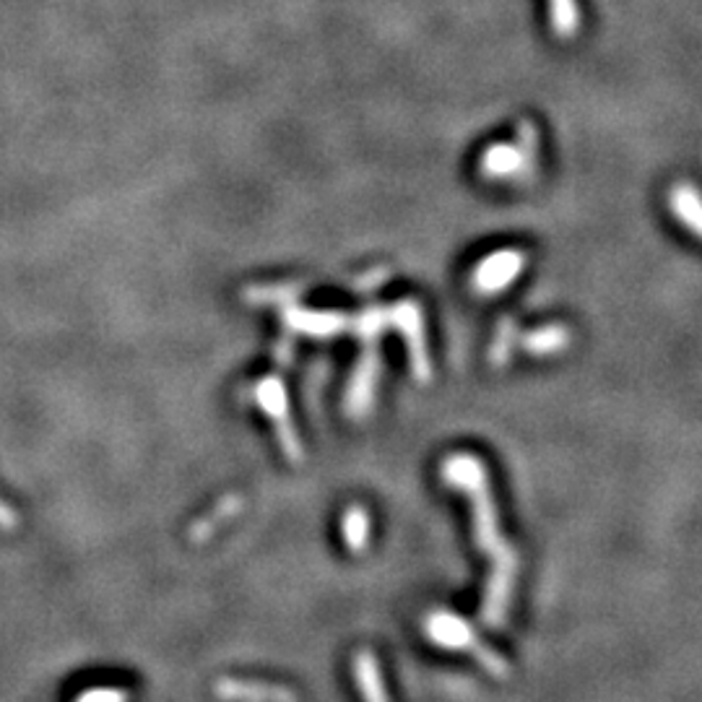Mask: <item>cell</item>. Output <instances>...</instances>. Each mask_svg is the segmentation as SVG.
Masks as SVG:
<instances>
[{"label":"cell","instance_id":"cell-10","mask_svg":"<svg viewBox=\"0 0 702 702\" xmlns=\"http://www.w3.org/2000/svg\"><path fill=\"white\" fill-rule=\"evenodd\" d=\"M351 666H354V682H356V690L362 694V702H390L375 653L367 648L356 650Z\"/></svg>","mask_w":702,"mask_h":702},{"label":"cell","instance_id":"cell-18","mask_svg":"<svg viewBox=\"0 0 702 702\" xmlns=\"http://www.w3.org/2000/svg\"><path fill=\"white\" fill-rule=\"evenodd\" d=\"M237 505H240V502H237V497H227V500H224V502L219 505V508H214V510H216V512H214V516H211V518H206V521H201V523H195V525H193V531H195V533H193V539L208 536V533H211V529H214V525H216V523L227 521V518L231 516V512H235V510H237Z\"/></svg>","mask_w":702,"mask_h":702},{"label":"cell","instance_id":"cell-5","mask_svg":"<svg viewBox=\"0 0 702 702\" xmlns=\"http://www.w3.org/2000/svg\"><path fill=\"white\" fill-rule=\"evenodd\" d=\"M529 256L521 248H502L484 256L472 273V286L482 297H497L516 284L525 271Z\"/></svg>","mask_w":702,"mask_h":702},{"label":"cell","instance_id":"cell-8","mask_svg":"<svg viewBox=\"0 0 702 702\" xmlns=\"http://www.w3.org/2000/svg\"><path fill=\"white\" fill-rule=\"evenodd\" d=\"M479 174L484 180H516L518 174L533 178L518 144H491L479 157Z\"/></svg>","mask_w":702,"mask_h":702},{"label":"cell","instance_id":"cell-9","mask_svg":"<svg viewBox=\"0 0 702 702\" xmlns=\"http://www.w3.org/2000/svg\"><path fill=\"white\" fill-rule=\"evenodd\" d=\"M216 698L224 702H297L294 692L286 687L269 684V682H250V679H231L224 677L216 682Z\"/></svg>","mask_w":702,"mask_h":702},{"label":"cell","instance_id":"cell-14","mask_svg":"<svg viewBox=\"0 0 702 702\" xmlns=\"http://www.w3.org/2000/svg\"><path fill=\"white\" fill-rule=\"evenodd\" d=\"M550 24L557 39H573L580 32L578 0H550Z\"/></svg>","mask_w":702,"mask_h":702},{"label":"cell","instance_id":"cell-16","mask_svg":"<svg viewBox=\"0 0 702 702\" xmlns=\"http://www.w3.org/2000/svg\"><path fill=\"white\" fill-rule=\"evenodd\" d=\"M516 339H518V328L516 322L510 318H505L497 328L495 339H491V349H489V362L491 367H505L510 362L512 349H516Z\"/></svg>","mask_w":702,"mask_h":702},{"label":"cell","instance_id":"cell-2","mask_svg":"<svg viewBox=\"0 0 702 702\" xmlns=\"http://www.w3.org/2000/svg\"><path fill=\"white\" fill-rule=\"evenodd\" d=\"M424 635L430 637L434 645H440V648L468 653V656L476 658L482 669L489 671L495 679H505L510 673V664L505 661L495 648H489V645L482 641L479 632L463 620L461 614L445 612V609L430 612L424 620Z\"/></svg>","mask_w":702,"mask_h":702},{"label":"cell","instance_id":"cell-12","mask_svg":"<svg viewBox=\"0 0 702 702\" xmlns=\"http://www.w3.org/2000/svg\"><path fill=\"white\" fill-rule=\"evenodd\" d=\"M570 339L573 333L565 322H550V326L525 333L521 339V347L533 356H554L570 347Z\"/></svg>","mask_w":702,"mask_h":702},{"label":"cell","instance_id":"cell-1","mask_svg":"<svg viewBox=\"0 0 702 702\" xmlns=\"http://www.w3.org/2000/svg\"><path fill=\"white\" fill-rule=\"evenodd\" d=\"M440 474L448 487L458 489L472 505L474 539L484 557L489 559V578L482 599V622L487 627H502L508 620L512 591H516L518 552L512 550L502 533L500 512H497V502L489 489L487 466L479 455L458 451L445 455V461L440 463Z\"/></svg>","mask_w":702,"mask_h":702},{"label":"cell","instance_id":"cell-15","mask_svg":"<svg viewBox=\"0 0 702 702\" xmlns=\"http://www.w3.org/2000/svg\"><path fill=\"white\" fill-rule=\"evenodd\" d=\"M302 290H305V284H299V281H286V284L276 286H250L242 292V297L250 305H281V302L297 299Z\"/></svg>","mask_w":702,"mask_h":702},{"label":"cell","instance_id":"cell-17","mask_svg":"<svg viewBox=\"0 0 702 702\" xmlns=\"http://www.w3.org/2000/svg\"><path fill=\"white\" fill-rule=\"evenodd\" d=\"M518 149H521L525 165L531 167V172L536 174L539 170V128L531 121H521L518 125V136H516Z\"/></svg>","mask_w":702,"mask_h":702},{"label":"cell","instance_id":"cell-4","mask_svg":"<svg viewBox=\"0 0 702 702\" xmlns=\"http://www.w3.org/2000/svg\"><path fill=\"white\" fill-rule=\"evenodd\" d=\"M388 322L398 328L404 336L406 351H409V362L414 377L424 385L432 381V362L427 354V333H424V315L421 307L414 299H401L398 305L388 307Z\"/></svg>","mask_w":702,"mask_h":702},{"label":"cell","instance_id":"cell-6","mask_svg":"<svg viewBox=\"0 0 702 702\" xmlns=\"http://www.w3.org/2000/svg\"><path fill=\"white\" fill-rule=\"evenodd\" d=\"M381 370H383V360H381V351H377V341L364 343L360 362H356V367L349 377L347 396H343V409H347L349 417L362 419L372 411L377 383H381Z\"/></svg>","mask_w":702,"mask_h":702},{"label":"cell","instance_id":"cell-7","mask_svg":"<svg viewBox=\"0 0 702 702\" xmlns=\"http://www.w3.org/2000/svg\"><path fill=\"white\" fill-rule=\"evenodd\" d=\"M284 320L292 331L307 333L313 336V339H333V336H339L351 326V318H347L343 313L305 310V307H297V305H292L290 310L284 313Z\"/></svg>","mask_w":702,"mask_h":702},{"label":"cell","instance_id":"cell-11","mask_svg":"<svg viewBox=\"0 0 702 702\" xmlns=\"http://www.w3.org/2000/svg\"><path fill=\"white\" fill-rule=\"evenodd\" d=\"M669 208L677 216L682 227L690 229L692 237H700L702 229V208H700V193L692 182H677L669 193Z\"/></svg>","mask_w":702,"mask_h":702},{"label":"cell","instance_id":"cell-3","mask_svg":"<svg viewBox=\"0 0 702 702\" xmlns=\"http://www.w3.org/2000/svg\"><path fill=\"white\" fill-rule=\"evenodd\" d=\"M250 398L256 401L258 409L273 421V432H276V440L286 458L294 463L302 461V440H299L297 427H294L292 406H290V396H286L284 381L276 375L261 377V381L252 385Z\"/></svg>","mask_w":702,"mask_h":702},{"label":"cell","instance_id":"cell-13","mask_svg":"<svg viewBox=\"0 0 702 702\" xmlns=\"http://www.w3.org/2000/svg\"><path fill=\"white\" fill-rule=\"evenodd\" d=\"M341 539L349 552L362 554L372 539V518L362 505H349L341 516Z\"/></svg>","mask_w":702,"mask_h":702}]
</instances>
